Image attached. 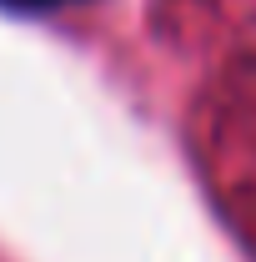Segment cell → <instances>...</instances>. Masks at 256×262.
Wrapping results in <instances>:
<instances>
[{
	"label": "cell",
	"mask_w": 256,
	"mask_h": 262,
	"mask_svg": "<svg viewBox=\"0 0 256 262\" xmlns=\"http://www.w3.org/2000/svg\"><path fill=\"white\" fill-rule=\"evenodd\" d=\"M61 5H81V0H0V10H15V15H45Z\"/></svg>",
	"instance_id": "cell-1"
}]
</instances>
